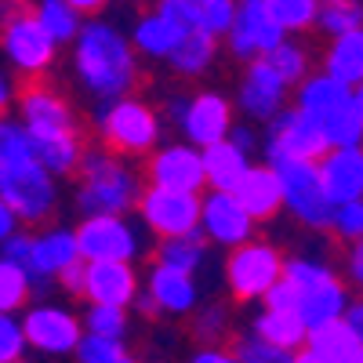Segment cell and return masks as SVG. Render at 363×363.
Instances as JSON below:
<instances>
[{"mask_svg":"<svg viewBox=\"0 0 363 363\" xmlns=\"http://www.w3.org/2000/svg\"><path fill=\"white\" fill-rule=\"evenodd\" d=\"M73 62L91 95L102 102H120L135 87V51L106 22H87L73 40Z\"/></svg>","mask_w":363,"mask_h":363,"instance_id":"6da1fadb","label":"cell"},{"mask_svg":"<svg viewBox=\"0 0 363 363\" xmlns=\"http://www.w3.org/2000/svg\"><path fill=\"white\" fill-rule=\"evenodd\" d=\"M138 196V182L135 174L120 164L113 153H84L80 160V193L77 207L87 215H124L128 207H135Z\"/></svg>","mask_w":363,"mask_h":363,"instance_id":"7a4b0ae2","label":"cell"},{"mask_svg":"<svg viewBox=\"0 0 363 363\" xmlns=\"http://www.w3.org/2000/svg\"><path fill=\"white\" fill-rule=\"evenodd\" d=\"M0 203H8L26 225H37L55 207V182L40 157L0 160Z\"/></svg>","mask_w":363,"mask_h":363,"instance_id":"3957f363","label":"cell"},{"mask_svg":"<svg viewBox=\"0 0 363 363\" xmlns=\"http://www.w3.org/2000/svg\"><path fill=\"white\" fill-rule=\"evenodd\" d=\"M272 167H277V174L284 182L287 207L294 211L301 222L313 225V229H323V225L335 222L338 203L330 200L316 160H272Z\"/></svg>","mask_w":363,"mask_h":363,"instance_id":"277c9868","label":"cell"},{"mask_svg":"<svg viewBox=\"0 0 363 363\" xmlns=\"http://www.w3.org/2000/svg\"><path fill=\"white\" fill-rule=\"evenodd\" d=\"M55 37L48 33V26L40 22L37 11H11L8 22H4V55H8V62L18 77L26 80H33L40 77L48 66H51V58H55Z\"/></svg>","mask_w":363,"mask_h":363,"instance_id":"5b68a950","label":"cell"},{"mask_svg":"<svg viewBox=\"0 0 363 363\" xmlns=\"http://www.w3.org/2000/svg\"><path fill=\"white\" fill-rule=\"evenodd\" d=\"M284 258L277 247L269 244H258V240H247L229 251V262H225V280L233 287V294L240 301H251V298H265L284 277Z\"/></svg>","mask_w":363,"mask_h":363,"instance_id":"8992f818","label":"cell"},{"mask_svg":"<svg viewBox=\"0 0 363 363\" xmlns=\"http://www.w3.org/2000/svg\"><path fill=\"white\" fill-rule=\"evenodd\" d=\"M330 138L306 109H284L269 128V160H323L330 153Z\"/></svg>","mask_w":363,"mask_h":363,"instance_id":"52a82bcc","label":"cell"},{"mask_svg":"<svg viewBox=\"0 0 363 363\" xmlns=\"http://www.w3.org/2000/svg\"><path fill=\"white\" fill-rule=\"evenodd\" d=\"M157 116L145 102H131V99H120L113 109L102 113V138L113 153H128V157H138V153H149L157 145Z\"/></svg>","mask_w":363,"mask_h":363,"instance_id":"ba28073f","label":"cell"},{"mask_svg":"<svg viewBox=\"0 0 363 363\" xmlns=\"http://www.w3.org/2000/svg\"><path fill=\"white\" fill-rule=\"evenodd\" d=\"M138 211H142V222L164 240V236L196 233V225L203 218V200L196 193H178V189L153 186V189L142 193Z\"/></svg>","mask_w":363,"mask_h":363,"instance_id":"9c48e42d","label":"cell"},{"mask_svg":"<svg viewBox=\"0 0 363 363\" xmlns=\"http://www.w3.org/2000/svg\"><path fill=\"white\" fill-rule=\"evenodd\" d=\"M284 33H287V29L272 18L265 0H240L236 22L229 29V48H233L236 58H251V62H255V58L269 55L272 48H280Z\"/></svg>","mask_w":363,"mask_h":363,"instance_id":"30bf717a","label":"cell"},{"mask_svg":"<svg viewBox=\"0 0 363 363\" xmlns=\"http://www.w3.org/2000/svg\"><path fill=\"white\" fill-rule=\"evenodd\" d=\"M84 262H131L138 251L135 229L120 215H87L77 229Z\"/></svg>","mask_w":363,"mask_h":363,"instance_id":"8fae6325","label":"cell"},{"mask_svg":"<svg viewBox=\"0 0 363 363\" xmlns=\"http://www.w3.org/2000/svg\"><path fill=\"white\" fill-rule=\"evenodd\" d=\"M18 106H22V124L29 128V135H33V138L77 135V131H73V113H69V106L58 99L40 77H33V80L22 84Z\"/></svg>","mask_w":363,"mask_h":363,"instance_id":"7c38bea8","label":"cell"},{"mask_svg":"<svg viewBox=\"0 0 363 363\" xmlns=\"http://www.w3.org/2000/svg\"><path fill=\"white\" fill-rule=\"evenodd\" d=\"M251 211L240 203L236 193H222L215 189L211 196H203V218H200V229L207 233V240H215L222 247H240L251 240Z\"/></svg>","mask_w":363,"mask_h":363,"instance_id":"4fadbf2b","label":"cell"},{"mask_svg":"<svg viewBox=\"0 0 363 363\" xmlns=\"http://www.w3.org/2000/svg\"><path fill=\"white\" fill-rule=\"evenodd\" d=\"M149 178H153V186H164V189L200 193L207 186L203 153L196 145H167L149 160Z\"/></svg>","mask_w":363,"mask_h":363,"instance_id":"5bb4252c","label":"cell"},{"mask_svg":"<svg viewBox=\"0 0 363 363\" xmlns=\"http://www.w3.org/2000/svg\"><path fill=\"white\" fill-rule=\"evenodd\" d=\"M26 338L33 349L48 352V356H62V352H77L80 345V323L77 316H69L66 309H55V306H37V309H29L26 320Z\"/></svg>","mask_w":363,"mask_h":363,"instance_id":"9a60e30c","label":"cell"},{"mask_svg":"<svg viewBox=\"0 0 363 363\" xmlns=\"http://www.w3.org/2000/svg\"><path fill=\"white\" fill-rule=\"evenodd\" d=\"M182 131L186 138L200 149L225 142L233 135V109L222 95H196L186 106V116H182Z\"/></svg>","mask_w":363,"mask_h":363,"instance_id":"2e32d148","label":"cell"},{"mask_svg":"<svg viewBox=\"0 0 363 363\" xmlns=\"http://www.w3.org/2000/svg\"><path fill=\"white\" fill-rule=\"evenodd\" d=\"M287 80L269 66V58H255L244 84H240V106L251 116L272 120L277 113H284V95H287Z\"/></svg>","mask_w":363,"mask_h":363,"instance_id":"e0dca14e","label":"cell"},{"mask_svg":"<svg viewBox=\"0 0 363 363\" xmlns=\"http://www.w3.org/2000/svg\"><path fill=\"white\" fill-rule=\"evenodd\" d=\"M323 186L335 203H349L363 196V145H342L330 149L320 160Z\"/></svg>","mask_w":363,"mask_h":363,"instance_id":"ac0fdd59","label":"cell"},{"mask_svg":"<svg viewBox=\"0 0 363 363\" xmlns=\"http://www.w3.org/2000/svg\"><path fill=\"white\" fill-rule=\"evenodd\" d=\"M91 306H131L135 301V269L128 262H87Z\"/></svg>","mask_w":363,"mask_h":363,"instance_id":"d6986e66","label":"cell"},{"mask_svg":"<svg viewBox=\"0 0 363 363\" xmlns=\"http://www.w3.org/2000/svg\"><path fill=\"white\" fill-rule=\"evenodd\" d=\"M236 196H240V203H244L247 211H251V218L255 222H265V218H272L277 211L287 203L284 200V182H280V174H277V167H251L247 174H244V182L233 189Z\"/></svg>","mask_w":363,"mask_h":363,"instance_id":"ffe728a7","label":"cell"},{"mask_svg":"<svg viewBox=\"0 0 363 363\" xmlns=\"http://www.w3.org/2000/svg\"><path fill=\"white\" fill-rule=\"evenodd\" d=\"M80 240L77 233H66V229H51V233H40L37 244H33V258H29V272L33 277H62V272L80 262Z\"/></svg>","mask_w":363,"mask_h":363,"instance_id":"44dd1931","label":"cell"},{"mask_svg":"<svg viewBox=\"0 0 363 363\" xmlns=\"http://www.w3.org/2000/svg\"><path fill=\"white\" fill-rule=\"evenodd\" d=\"M203 167H207V186L211 189H222V193H233L240 182H244V174L251 171L247 164V149L236 145L233 138L225 142H215L203 149Z\"/></svg>","mask_w":363,"mask_h":363,"instance_id":"7402d4cb","label":"cell"},{"mask_svg":"<svg viewBox=\"0 0 363 363\" xmlns=\"http://www.w3.org/2000/svg\"><path fill=\"white\" fill-rule=\"evenodd\" d=\"M149 294L157 298V306L164 313H189L196 306V284H193V272H182L171 265H160L149 272Z\"/></svg>","mask_w":363,"mask_h":363,"instance_id":"603a6c76","label":"cell"},{"mask_svg":"<svg viewBox=\"0 0 363 363\" xmlns=\"http://www.w3.org/2000/svg\"><path fill=\"white\" fill-rule=\"evenodd\" d=\"M298 313H301V320L309 323V330H313V327H323V323H330V320H342V316L349 313V294H345L342 280L327 277V280H320L316 287L301 291Z\"/></svg>","mask_w":363,"mask_h":363,"instance_id":"cb8c5ba5","label":"cell"},{"mask_svg":"<svg viewBox=\"0 0 363 363\" xmlns=\"http://www.w3.org/2000/svg\"><path fill=\"white\" fill-rule=\"evenodd\" d=\"M189 33L193 29H186L182 22L167 18L164 11H153V15H145L135 26V44H138V51L153 55V58H171L178 51V44L186 40Z\"/></svg>","mask_w":363,"mask_h":363,"instance_id":"d4e9b609","label":"cell"},{"mask_svg":"<svg viewBox=\"0 0 363 363\" xmlns=\"http://www.w3.org/2000/svg\"><path fill=\"white\" fill-rule=\"evenodd\" d=\"M323 73H330L349 87L363 84V29L335 37V44L327 48V58H323Z\"/></svg>","mask_w":363,"mask_h":363,"instance_id":"484cf974","label":"cell"},{"mask_svg":"<svg viewBox=\"0 0 363 363\" xmlns=\"http://www.w3.org/2000/svg\"><path fill=\"white\" fill-rule=\"evenodd\" d=\"M309 349L320 352V356H327L330 363H352L356 352L363 349V342H359V335L352 330V323L342 316V320H330L323 327H313L309 330Z\"/></svg>","mask_w":363,"mask_h":363,"instance_id":"4316f807","label":"cell"},{"mask_svg":"<svg viewBox=\"0 0 363 363\" xmlns=\"http://www.w3.org/2000/svg\"><path fill=\"white\" fill-rule=\"evenodd\" d=\"M356 95V87L335 80L330 73H320V77H309V80H301L298 87V109H306L313 120H323L335 106H342L345 99Z\"/></svg>","mask_w":363,"mask_h":363,"instance_id":"83f0119b","label":"cell"},{"mask_svg":"<svg viewBox=\"0 0 363 363\" xmlns=\"http://www.w3.org/2000/svg\"><path fill=\"white\" fill-rule=\"evenodd\" d=\"M255 335H262L272 345L298 349L301 342H309V323L301 320V313H294V309H265L255 320Z\"/></svg>","mask_w":363,"mask_h":363,"instance_id":"f1b7e54d","label":"cell"},{"mask_svg":"<svg viewBox=\"0 0 363 363\" xmlns=\"http://www.w3.org/2000/svg\"><path fill=\"white\" fill-rule=\"evenodd\" d=\"M207 233H182V236H164L157 247V262L182 269V272H196L207 258Z\"/></svg>","mask_w":363,"mask_h":363,"instance_id":"f546056e","label":"cell"},{"mask_svg":"<svg viewBox=\"0 0 363 363\" xmlns=\"http://www.w3.org/2000/svg\"><path fill=\"white\" fill-rule=\"evenodd\" d=\"M218 37L215 33H207V29H193V33L178 44V51L171 55V66L182 73V77H200L207 66H211V58H215V44Z\"/></svg>","mask_w":363,"mask_h":363,"instance_id":"4dcf8cb0","label":"cell"},{"mask_svg":"<svg viewBox=\"0 0 363 363\" xmlns=\"http://www.w3.org/2000/svg\"><path fill=\"white\" fill-rule=\"evenodd\" d=\"M37 142V157L51 174H69L73 167H80L84 149L77 135H62V138H33Z\"/></svg>","mask_w":363,"mask_h":363,"instance_id":"1f68e13d","label":"cell"},{"mask_svg":"<svg viewBox=\"0 0 363 363\" xmlns=\"http://www.w3.org/2000/svg\"><path fill=\"white\" fill-rule=\"evenodd\" d=\"M37 15L40 22L48 26V33L58 40V44H69L80 37V11L69 4V0H37Z\"/></svg>","mask_w":363,"mask_h":363,"instance_id":"d6a6232c","label":"cell"},{"mask_svg":"<svg viewBox=\"0 0 363 363\" xmlns=\"http://www.w3.org/2000/svg\"><path fill=\"white\" fill-rule=\"evenodd\" d=\"M316 26L323 29V33H330V37L363 29V4H359V0H323Z\"/></svg>","mask_w":363,"mask_h":363,"instance_id":"836d02e7","label":"cell"},{"mask_svg":"<svg viewBox=\"0 0 363 363\" xmlns=\"http://www.w3.org/2000/svg\"><path fill=\"white\" fill-rule=\"evenodd\" d=\"M265 4L287 33H301V29H309L313 22H320L323 0H265Z\"/></svg>","mask_w":363,"mask_h":363,"instance_id":"e575fe53","label":"cell"},{"mask_svg":"<svg viewBox=\"0 0 363 363\" xmlns=\"http://www.w3.org/2000/svg\"><path fill=\"white\" fill-rule=\"evenodd\" d=\"M29 284H33V272H29L22 262H4L0 265V309L15 313L18 306H26Z\"/></svg>","mask_w":363,"mask_h":363,"instance_id":"d590c367","label":"cell"},{"mask_svg":"<svg viewBox=\"0 0 363 363\" xmlns=\"http://www.w3.org/2000/svg\"><path fill=\"white\" fill-rule=\"evenodd\" d=\"M262 58H269V66L277 69L287 84L306 80V66H309V58H306V51H301L298 44L284 40L280 48H272V51H269V55H262Z\"/></svg>","mask_w":363,"mask_h":363,"instance_id":"8d00e7d4","label":"cell"},{"mask_svg":"<svg viewBox=\"0 0 363 363\" xmlns=\"http://www.w3.org/2000/svg\"><path fill=\"white\" fill-rule=\"evenodd\" d=\"M77 359L80 363H124V349H120V338H106V335H87L77 345Z\"/></svg>","mask_w":363,"mask_h":363,"instance_id":"74e56055","label":"cell"},{"mask_svg":"<svg viewBox=\"0 0 363 363\" xmlns=\"http://www.w3.org/2000/svg\"><path fill=\"white\" fill-rule=\"evenodd\" d=\"M236 356L244 359V363H294V349L272 345V342H265L262 335L240 338V342H236Z\"/></svg>","mask_w":363,"mask_h":363,"instance_id":"f35d334b","label":"cell"},{"mask_svg":"<svg viewBox=\"0 0 363 363\" xmlns=\"http://www.w3.org/2000/svg\"><path fill=\"white\" fill-rule=\"evenodd\" d=\"M84 327L91 330V335H106V338H120L128 327V316L120 306H91Z\"/></svg>","mask_w":363,"mask_h":363,"instance_id":"ab89813d","label":"cell"},{"mask_svg":"<svg viewBox=\"0 0 363 363\" xmlns=\"http://www.w3.org/2000/svg\"><path fill=\"white\" fill-rule=\"evenodd\" d=\"M330 229H335L342 240H352V244H359V240H363V196H359V200H349V203H338Z\"/></svg>","mask_w":363,"mask_h":363,"instance_id":"60d3db41","label":"cell"},{"mask_svg":"<svg viewBox=\"0 0 363 363\" xmlns=\"http://www.w3.org/2000/svg\"><path fill=\"white\" fill-rule=\"evenodd\" d=\"M26 345H29L26 327H22V323H15V320H11V313H8L4 320H0V359H4V363H18Z\"/></svg>","mask_w":363,"mask_h":363,"instance_id":"b9f144b4","label":"cell"},{"mask_svg":"<svg viewBox=\"0 0 363 363\" xmlns=\"http://www.w3.org/2000/svg\"><path fill=\"white\" fill-rule=\"evenodd\" d=\"M284 277L287 280H294L301 291H309V287H316L320 280H327L330 272L323 269V265H316V262H306V258H294V262H287V269H284Z\"/></svg>","mask_w":363,"mask_h":363,"instance_id":"7bdbcfd3","label":"cell"},{"mask_svg":"<svg viewBox=\"0 0 363 363\" xmlns=\"http://www.w3.org/2000/svg\"><path fill=\"white\" fill-rule=\"evenodd\" d=\"M265 306H269V309H294V313H298V306H301V287H298L294 280L280 277L277 284H272V291L265 294Z\"/></svg>","mask_w":363,"mask_h":363,"instance_id":"ee69618b","label":"cell"},{"mask_svg":"<svg viewBox=\"0 0 363 363\" xmlns=\"http://www.w3.org/2000/svg\"><path fill=\"white\" fill-rule=\"evenodd\" d=\"M33 244H37V236H29L26 229L4 236V247H0V255H4V262H22L29 269V258H33Z\"/></svg>","mask_w":363,"mask_h":363,"instance_id":"f6af8a7d","label":"cell"},{"mask_svg":"<svg viewBox=\"0 0 363 363\" xmlns=\"http://www.w3.org/2000/svg\"><path fill=\"white\" fill-rule=\"evenodd\" d=\"M58 280H62V287H66L69 294H84V291H87V265H84V258H80V262H73V265H69Z\"/></svg>","mask_w":363,"mask_h":363,"instance_id":"bcb514c9","label":"cell"},{"mask_svg":"<svg viewBox=\"0 0 363 363\" xmlns=\"http://www.w3.org/2000/svg\"><path fill=\"white\" fill-rule=\"evenodd\" d=\"M193 363H244V359L236 352H225V349H203V352H196Z\"/></svg>","mask_w":363,"mask_h":363,"instance_id":"7dc6e473","label":"cell"},{"mask_svg":"<svg viewBox=\"0 0 363 363\" xmlns=\"http://www.w3.org/2000/svg\"><path fill=\"white\" fill-rule=\"evenodd\" d=\"M18 215L8 207V203H0V236H11V233H18Z\"/></svg>","mask_w":363,"mask_h":363,"instance_id":"c3c4849f","label":"cell"},{"mask_svg":"<svg viewBox=\"0 0 363 363\" xmlns=\"http://www.w3.org/2000/svg\"><path fill=\"white\" fill-rule=\"evenodd\" d=\"M349 277L363 287V240L352 247V255H349Z\"/></svg>","mask_w":363,"mask_h":363,"instance_id":"681fc988","label":"cell"},{"mask_svg":"<svg viewBox=\"0 0 363 363\" xmlns=\"http://www.w3.org/2000/svg\"><path fill=\"white\" fill-rule=\"evenodd\" d=\"M69 4H73L80 15H99V11L109 4V0H69Z\"/></svg>","mask_w":363,"mask_h":363,"instance_id":"f907efd6","label":"cell"},{"mask_svg":"<svg viewBox=\"0 0 363 363\" xmlns=\"http://www.w3.org/2000/svg\"><path fill=\"white\" fill-rule=\"evenodd\" d=\"M345 320L352 323V330H356V335H359V342H363V301H356V306H349Z\"/></svg>","mask_w":363,"mask_h":363,"instance_id":"816d5d0a","label":"cell"},{"mask_svg":"<svg viewBox=\"0 0 363 363\" xmlns=\"http://www.w3.org/2000/svg\"><path fill=\"white\" fill-rule=\"evenodd\" d=\"M294 363H330V359L320 356V352H313V349H306V352H298V356H294Z\"/></svg>","mask_w":363,"mask_h":363,"instance_id":"f5cc1de1","label":"cell"},{"mask_svg":"<svg viewBox=\"0 0 363 363\" xmlns=\"http://www.w3.org/2000/svg\"><path fill=\"white\" fill-rule=\"evenodd\" d=\"M222 327V313H207L203 316V330H218Z\"/></svg>","mask_w":363,"mask_h":363,"instance_id":"db71d44e","label":"cell"},{"mask_svg":"<svg viewBox=\"0 0 363 363\" xmlns=\"http://www.w3.org/2000/svg\"><path fill=\"white\" fill-rule=\"evenodd\" d=\"M356 102H359V109H363V84L356 87Z\"/></svg>","mask_w":363,"mask_h":363,"instance_id":"11a10c76","label":"cell"},{"mask_svg":"<svg viewBox=\"0 0 363 363\" xmlns=\"http://www.w3.org/2000/svg\"><path fill=\"white\" fill-rule=\"evenodd\" d=\"M352 363H363V349H359V352H356V359H352Z\"/></svg>","mask_w":363,"mask_h":363,"instance_id":"9f6ffc18","label":"cell"},{"mask_svg":"<svg viewBox=\"0 0 363 363\" xmlns=\"http://www.w3.org/2000/svg\"><path fill=\"white\" fill-rule=\"evenodd\" d=\"M124 363H135V359H124Z\"/></svg>","mask_w":363,"mask_h":363,"instance_id":"6f0895ef","label":"cell"}]
</instances>
